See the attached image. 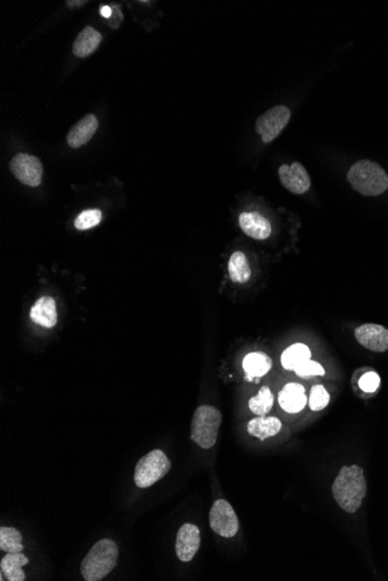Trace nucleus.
Returning <instances> with one entry per match:
<instances>
[{"mask_svg":"<svg viewBox=\"0 0 388 581\" xmlns=\"http://www.w3.org/2000/svg\"><path fill=\"white\" fill-rule=\"evenodd\" d=\"M330 400L328 391L323 385H315L311 388V396H309V407L311 411H321L327 407Z\"/></svg>","mask_w":388,"mask_h":581,"instance_id":"25","label":"nucleus"},{"mask_svg":"<svg viewBox=\"0 0 388 581\" xmlns=\"http://www.w3.org/2000/svg\"><path fill=\"white\" fill-rule=\"evenodd\" d=\"M29 558L22 552H8L0 562L1 573L8 581H25L26 574L22 566L29 564Z\"/></svg>","mask_w":388,"mask_h":581,"instance_id":"19","label":"nucleus"},{"mask_svg":"<svg viewBox=\"0 0 388 581\" xmlns=\"http://www.w3.org/2000/svg\"><path fill=\"white\" fill-rule=\"evenodd\" d=\"M200 530L196 525L185 523L180 527L176 539V553L179 560L191 562L200 548Z\"/></svg>","mask_w":388,"mask_h":581,"instance_id":"10","label":"nucleus"},{"mask_svg":"<svg viewBox=\"0 0 388 581\" xmlns=\"http://www.w3.org/2000/svg\"><path fill=\"white\" fill-rule=\"evenodd\" d=\"M278 403L287 413H297L307 404L306 390L299 383H288L278 395Z\"/></svg>","mask_w":388,"mask_h":581,"instance_id":"13","label":"nucleus"},{"mask_svg":"<svg viewBox=\"0 0 388 581\" xmlns=\"http://www.w3.org/2000/svg\"><path fill=\"white\" fill-rule=\"evenodd\" d=\"M228 273L235 283H245L251 278V268L243 252H234L228 261Z\"/></svg>","mask_w":388,"mask_h":581,"instance_id":"20","label":"nucleus"},{"mask_svg":"<svg viewBox=\"0 0 388 581\" xmlns=\"http://www.w3.org/2000/svg\"><path fill=\"white\" fill-rule=\"evenodd\" d=\"M294 372L299 377H311V376H325V370L318 362L307 360L297 365Z\"/></svg>","mask_w":388,"mask_h":581,"instance_id":"26","label":"nucleus"},{"mask_svg":"<svg viewBox=\"0 0 388 581\" xmlns=\"http://www.w3.org/2000/svg\"><path fill=\"white\" fill-rule=\"evenodd\" d=\"M210 528L214 532L226 539H231L238 534L240 523L234 508L227 500L219 499L214 502L210 511Z\"/></svg>","mask_w":388,"mask_h":581,"instance_id":"7","label":"nucleus"},{"mask_svg":"<svg viewBox=\"0 0 388 581\" xmlns=\"http://www.w3.org/2000/svg\"><path fill=\"white\" fill-rule=\"evenodd\" d=\"M102 38V34L98 31H95V28H92L91 26L85 27L75 40L74 45H72L74 55L81 58L88 57L97 50L100 45Z\"/></svg>","mask_w":388,"mask_h":581,"instance_id":"17","label":"nucleus"},{"mask_svg":"<svg viewBox=\"0 0 388 581\" xmlns=\"http://www.w3.org/2000/svg\"><path fill=\"white\" fill-rule=\"evenodd\" d=\"M85 3V1H67V5L69 7L81 6Z\"/></svg>","mask_w":388,"mask_h":581,"instance_id":"29","label":"nucleus"},{"mask_svg":"<svg viewBox=\"0 0 388 581\" xmlns=\"http://www.w3.org/2000/svg\"><path fill=\"white\" fill-rule=\"evenodd\" d=\"M102 221V212L99 209H90L81 212L75 219V228L81 231L91 229L98 225Z\"/></svg>","mask_w":388,"mask_h":581,"instance_id":"24","label":"nucleus"},{"mask_svg":"<svg viewBox=\"0 0 388 581\" xmlns=\"http://www.w3.org/2000/svg\"><path fill=\"white\" fill-rule=\"evenodd\" d=\"M348 181L355 191L365 196H377L388 189V175L379 164L360 160L350 168Z\"/></svg>","mask_w":388,"mask_h":581,"instance_id":"3","label":"nucleus"},{"mask_svg":"<svg viewBox=\"0 0 388 581\" xmlns=\"http://www.w3.org/2000/svg\"><path fill=\"white\" fill-rule=\"evenodd\" d=\"M100 14H102L104 17H109L112 15V8L109 6H102V8H100Z\"/></svg>","mask_w":388,"mask_h":581,"instance_id":"28","label":"nucleus"},{"mask_svg":"<svg viewBox=\"0 0 388 581\" xmlns=\"http://www.w3.org/2000/svg\"><path fill=\"white\" fill-rule=\"evenodd\" d=\"M355 337L363 347L382 353L388 349V330L381 325L365 324L355 330Z\"/></svg>","mask_w":388,"mask_h":581,"instance_id":"11","label":"nucleus"},{"mask_svg":"<svg viewBox=\"0 0 388 581\" xmlns=\"http://www.w3.org/2000/svg\"><path fill=\"white\" fill-rule=\"evenodd\" d=\"M222 415L217 407L201 405L193 414L191 440L203 449H210L217 443Z\"/></svg>","mask_w":388,"mask_h":581,"instance_id":"4","label":"nucleus"},{"mask_svg":"<svg viewBox=\"0 0 388 581\" xmlns=\"http://www.w3.org/2000/svg\"><path fill=\"white\" fill-rule=\"evenodd\" d=\"M99 127V122L93 114L82 118L68 132L67 142L71 148L77 149L91 141Z\"/></svg>","mask_w":388,"mask_h":581,"instance_id":"14","label":"nucleus"},{"mask_svg":"<svg viewBox=\"0 0 388 581\" xmlns=\"http://www.w3.org/2000/svg\"><path fill=\"white\" fill-rule=\"evenodd\" d=\"M0 550L6 552H22V536L18 529L12 527L0 528Z\"/></svg>","mask_w":388,"mask_h":581,"instance_id":"22","label":"nucleus"},{"mask_svg":"<svg viewBox=\"0 0 388 581\" xmlns=\"http://www.w3.org/2000/svg\"><path fill=\"white\" fill-rule=\"evenodd\" d=\"M238 223L242 231L254 239H267L272 232L269 221L257 212H242Z\"/></svg>","mask_w":388,"mask_h":581,"instance_id":"12","label":"nucleus"},{"mask_svg":"<svg viewBox=\"0 0 388 581\" xmlns=\"http://www.w3.org/2000/svg\"><path fill=\"white\" fill-rule=\"evenodd\" d=\"M31 319L40 326L53 328L57 323L56 302L53 297L43 296L36 301L29 312Z\"/></svg>","mask_w":388,"mask_h":581,"instance_id":"15","label":"nucleus"},{"mask_svg":"<svg viewBox=\"0 0 388 581\" xmlns=\"http://www.w3.org/2000/svg\"><path fill=\"white\" fill-rule=\"evenodd\" d=\"M311 356V351L306 344H294L281 354V365L286 370H294L297 365L307 361Z\"/></svg>","mask_w":388,"mask_h":581,"instance_id":"21","label":"nucleus"},{"mask_svg":"<svg viewBox=\"0 0 388 581\" xmlns=\"http://www.w3.org/2000/svg\"><path fill=\"white\" fill-rule=\"evenodd\" d=\"M271 368H272V360L269 355L263 351L250 353L243 360V369L247 374L245 376L247 381L261 379L266 375Z\"/></svg>","mask_w":388,"mask_h":581,"instance_id":"16","label":"nucleus"},{"mask_svg":"<svg viewBox=\"0 0 388 581\" xmlns=\"http://www.w3.org/2000/svg\"><path fill=\"white\" fill-rule=\"evenodd\" d=\"M273 401V393L271 392L269 386L264 385L259 389L257 396L252 397L251 399L249 400V408L252 413L257 415H265L272 408Z\"/></svg>","mask_w":388,"mask_h":581,"instance_id":"23","label":"nucleus"},{"mask_svg":"<svg viewBox=\"0 0 388 581\" xmlns=\"http://www.w3.org/2000/svg\"><path fill=\"white\" fill-rule=\"evenodd\" d=\"M280 182L287 191L295 195L304 194L311 188V177L300 163L284 164L278 170Z\"/></svg>","mask_w":388,"mask_h":581,"instance_id":"9","label":"nucleus"},{"mask_svg":"<svg viewBox=\"0 0 388 581\" xmlns=\"http://www.w3.org/2000/svg\"><path fill=\"white\" fill-rule=\"evenodd\" d=\"M119 549L112 539L95 543L82 562V575L86 581H100L116 566Z\"/></svg>","mask_w":388,"mask_h":581,"instance_id":"2","label":"nucleus"},{"mask_svg":"<svg viewBox=\"0 0 388 581\" xmlns=\"http://www.w3.org/2000/svg\"><path fill=\"white\" fill-rule=\"evenodd\" d=\"M170 469L171 462L169 461L164 452L160 449H155L137 462L134 480L137 486L147 488L162 479Z\"/></svg>","mask_w":388,"mask_h":581,"instance_id":"5","label":"nucleus"},{"mask_svg":"<svg viewBox=\"0 0 388 581\" xmlns=\"http://www.w3.org/2000/svg\"><path fill=\"white\" fill-rule=\"evenodd\" d=\"M359 386L364 392H374L380 386V377L377 372H366L359 379Z\"/></svg>","mask_w":388,"mask_h":581,"instance_id":"27","label":"nucleus"},{"mask_svg":"<svg viewBox=\"0 0 388 581\" xmlns=\"http://www.w3.org/2000/svg\"><path fill=\"white\" fill-rule=\"evenodd\" d=\"M10 170L22 184L38 187L42 181L43 167L39 158L27 153H18L10 161Z\"/></svg>","mask_w":388,"mask_h":581,"instance_id":"8","label":"nucleus"},{"mask_svg":"<svg viewBox=\"0 0 388 581\" xmlns=\"http://www.w3.org/2000/svg\"><path fill=\"white\" fill-rule=\"evenodd\" d=\"M290 111L286 106L278 104L261 115L256 121V132L264 143L272 142L290 121Z\"/></svg>","mask_w":388,"mask_h":581,"instance_id":"6","label":"nucleus"},{"mask_svg":"<svg viewBox=\"0 0 388 581\" xmlns=\"http://www.w3.org/2000/svg\"><path fill=\"white\" fill-rule=\"evenodd\" d=\"M332 490L339 507L351 514L358 511L366 495V480L363 469L358 465L343 466L332 484Z\"/></svg>","mask_w":388,"mask_h":581,"instance_id":"1","label":"nucleus"},{"mask_svg":"<svg viewBox=\"0 0 388 581\" xmlns=\"http://www.w3.org/2000/svg\"><path fill=\"white\" fill-rule=\"evenodd\" d=\"M281 431V421L276 417H258L249 421V434L264 441L266 438H272Z\"/></svg>","mask_w":388,"mask_h":581,"instance_id":"18","label":"nucleus"}]
</instances>
